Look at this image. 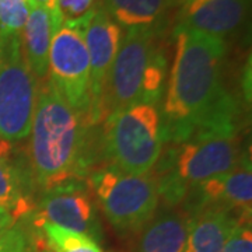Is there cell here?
Wrapping results in <instances>:
<instances>
[{
	"instance_id": "obj_12",
	"label": "cell",
	"mask_w": 252,
	"mask_h": 252,
	"mask_svg": "<svg viewBox=\"0 0 252 252\" xmlns=\"http://www.w3.org/2000/svg\"><path fill=\"white\" fill-rule=\"evenodd\" d=\"M248 0H189L181 6L175 28L225 39L243 27Z\"/></svg>"
},
{
	"instance_id": "obj_13",
	"label": "cell",
	"mask_w": 252,
	"mask_h": 252,
	"mask_svg": "<svg viewBox=\"0 0 252 252\" xmlns=\"http://www.w3.org/2000/svg\"><path fill=\"white\" fill-rule=\"evenodd\" d=\"M243 219L251 216L223 207H210L190 216L184 252H224L228 237Z\"/></svg>"
},
{
	"instance_id": "obj_11",
	"label": "cell",
	"mask_w": 252,
	"mask_h": 252,
	"mask_svg": "<svg viewBox=\"0 0 252 252\" xmlns=\"http://www.w3.org/2000/svg\"><path fill=\"white\" fill-rule=\"evenodd\" d=\"M252 171L250 161L233 171L212 177L190 188L184 199L189 217L210 207H223L251 216Z\"/></svg>"
},
{
	"instance_id": "obj_25",
	"label": "cell",
	"mask_w": 252,
	"mask_h": 252,
	"mask_svg": "<svg viewBox=\"0 0 252 252\" xmlns=\"http://www.w3.org/2000/svg\"><path fill=\"white\" fill-rule=\"evenodd\" d=\"M168 1H170V6L171 7H180L182 4L188 3L189 0H168Z\"/></svg>"
},
{
	"instance_id": "obj_20",
	"label": "cell",
	"mask_w": 252,
	"mask_h": 252,
	"mask_svg": "<svg viewBox=\"0 0 252 252\" xmlns=\"http://www.w3.org/2000/svg\"><path fill=\"white\" fill-rule=\"evenodd\" d=\"M97 0H56V10L62 21H77L97 7Z\"/></svg>"
},
{
	"instance_id": "obj_14",
	"label": "cell",
	"mask_w": 252,
	"mask_h": 252,
	"mask_svg": "<svg viewBox=\"0 0 252 252\" xmlns=\"http://www.w3.org/2000/svg\"><path fill=\"white\" fill-rule=\"evenodd\" d=\"M62 23V18L56 13H51L39 6H31L27 23L20 35L27 62L36 80H44L48 76L52 36Z\"/></svg>"
},
{
	"instance_id": "obj_1",
	"label": "cell",
	"mask_w": 252,
	"mask_h": 252,
	"mask_svg": "<svg viewBox=\"0 0 252 252\" xmlns=\"http://www.w3.org/2000/svg\"><path fill=\"white\" fill-rule=\"evenodd\" d=\"M172 36L175 55L161 111L164 142L238 130V104L224 87L225 39L175 27Z\"/></svg>"
},
{
	"instance_id": "obj_22",
	"label": "cell",
	"mask_w": 252,
	"mask_h": 252,
	"mask_svg": "<svg viewBox=\"0 0 252 252\" xmlns=\"http://www.w3.org/2000/svg\"><path fill=\"white\" fill-rule=\"evenodd\" d=\"M45 245L46 244L44 241V238H42V243H41L38 240H34L30 233H26L23 237L18 238L17 243L13 245L10 252H51Z\"/></svg>"
},
{
	"instance_id": "obj_4",
	"label": "cell",
	"mask_w": 252,
	"mask_h": 252,
	"mask_svg": "<svg viewBox=\"0 0 252 252\" xmlns=\"http://www.w3.org/2000/svg\"><path fill=\"white\" fill-rule=\"evenodd\" d=\"M158 162H161L156 177L158 195L165 203L175 206L184 202L195 185L233 171L247 160L238 130H220L198 133L182 143L171 144L168 154L161 156Z\"/></svg>"
},
{
	"instance_id": "obj_3",
	"label": "cell",
	"mask_w": 252,
	"mask_h": 252,
	"mask_svg": "<svg viewBox=\"0 0 252 252\" xmlns=\"http://www.w3.org/2000/svg\"><path fill=\"white\" fill-rule=\"evenodd\" d=\"M164 30L129 28L109 70L101 105V122L137 101L160 102L167 58L160 38Z\"/></svg>"
},
{
	"instance_id": "obj_21",
	"label": "cell",
	"mask_w": 252,
	"mask_h": 252,
	"mask_svg": "<svg viewBox=\"0 0 252 252\" xmlns=\"http://www.w3.org/2000/svg\"><path fill=\"white\" fill-rule=\"evenodd\" d=\"M251 219H243L228 237L224 252H252Z\"/></svg>"
},
{
	"instance_id": "obj_6",
	"label": "cell",
	"mask_w": 252,
	"mask_h": 252,
	"mask_svg": "<svg viewBox=\"0 0 252 252\" xmlns=\"http://www.w3.org/2000/svg\"><path fill=\"white\" fill-rule=\"evenodd\" d=\"M38 89L21 35L0 31V139L18 142L30 136Z\"/></svg>"
},
{
	"instance_id": "obj_17",
	"label": "cell",
	"mask_w": 252,
	"mask_h": 252,
	"mask_svg": "<svg viewBox=\"0 0 252 252\" xmlns=\"http://www.w3.org/2000/svg\"><path fill=\"white\" fill-rule=\"evenodd\" d=\"M28 181L23 172L10 162L7 156H0V207L7 210L16 221L31 212L27 196Z\"/></svg>"
},
{
	"instance_id": "obj_2",
	"label": "cell",
	"mask_w": 252,
	"mask_h": 252,
	"mask_svg": "<svg viewBox=\"0 0 252 252\" xmlns=\"http://www.w3.org/2000/svg\"><path fill=\"white\" fill-rule=\"evenodd\" d=\"M89 119L74 112L46 80L36 95L30 154L35 182L49 189L77 180L91 165Z\"/></svg>"
},
{
	"instance_id": "obj_8",
	"label": "cell",
	"mask_w": 252,
	"mask_h": 252,
	"mask_svg": "<svg viewBox=\"0 0 252 252\" xmlns=\"http://www.w3.org/2000/svg\"><path fill=\"white\" fill-rule=\"evenodd\" d=\"M84 17L64 21L56 30L49 49L48 80L74 112L89 119L90 58L84 39Z\"/></svg>"
},
{
	"instance_id": "obj_16",
	"label": "cell",
	"mask_w": 252,
	"mask_h": 252,
	"mask_svg": "<svg viewBox=\"0 0 252 252\" xmlns=\"http://www.w3.org/2000/svg\"><path fill=\"white\" fill-rule=\"evenodd\" d=\"M105 10L122 28H165V18L171 9L168 0H102Z\"/></svg>"
},
{
	"instance_id": "obj_24",
	"label": "cell",
	"mask_w": 252,
	"mask_h": 252,
	"mask_svg": "<svg viewBox=\"0 0 252 252\" xmlns=\"http://www.w3.org/2000/svg\"><path fill=\"white\" fill-rule=\"evenodd\" d=\"M30 3H31V6H39V7H44V9L49 10L51 13H56L58 14L56 0H30Z\"/></svg>"
},
{
	"instance_id": "obj_19",
	"label": "cell",
	"mask_w": 252,
	"mask_h": 252,
	"mask_svg": "<svg viewBox=\"0 0 252 252\" xmlns=\"http://www.w3.org/2000/svg\"><path fill=\"white\" fill-rule=\"evenodd\" d=\"M30 0H0V31L20 34L27 23Z\"/></svg>"
},
{
	"instance_id": "obj_15",
	"label": "cell",
	"mask_w": 252,
	"mask_h": 252,
	"mask_svg": "<svg viewBox=\"0 0 252 252\" xmlns=\"http://www.w3.org/2000/svg\"><path fill=\"white\" fill-rule=\"evenodd\" d=\"M190 217L175 210L162 212L146 224L140 237V252H184Z\"/></svg>"
},
{
	"instance_id": "obj_10",
	"label": "cell",
	"mask_w": 252,
	"mask_h": 252,
	"mask_svg": "<svg viewBox=\"0 0 252 252\" xmlns=\"http://www.w3.org/2000/svg\"><path fill=\"white\" fill-rule=\"evenodd\" d=\"M39 219L89 235L94 241L101 238L97 207L89 188L77 180L46 189L39 202Z\"/></svg>"
},
{
	"instance_id": "obj_18",
	"label": "cell",
	"mask_w": 252,
	"mask_h": 252,
	"mask_svg": "<svg viewBox=\"0 0 252 252\" xmlns=\"http://www.w3.org/2000/svg\"><path fill=\"white\" fill-rule=\"evenodd\" d=\"M35 225L51 252H102L97 241L89 235L63 228L41 219Z\"/></svg>"
},
{
	"instance_id": "obj_5",
	"label": "cell",
	"mask_w": 252,
	"mask_h": 252,
	"mask_svg": "<svg viewBox=\"0 0 252 252\" xmlns=\"http://www.w3.org/2000/svg\"><path fill=\"white\" fill-rule=\"evenodd\" d=\"M104 125L102 146L112 167L135 175L153 171L165 146L158 102H133Z\"/></svg>"
},
{
	"instance_id": "obj_9",
	"label": "cell",
	"mask_w": 252,
	"mask_h": 252,
	"mask_svg": "<svg viewBox=\"0 0 252 252\" xmlns=\"http://www.w3.org/2000/svg\"><path fill=\"white\" fill-rule=\"evenodd\" d=\"M124 28L98 4L84 17V39L90 58L91 125L101 122V105L107 89L109 70L124 39Z\"/></svg>"
},
{
	"instance_id": "obj_23",
	"label": "cell",
	"mask_w": 252,
	"mask_h": 252,
	"mask_svg": "<svg viewBox=\"0 0 252 252\" xmlns=\"http://www.w3.org/2000/svg\"><path fill=\"white\" fill-rule=\"evenodd\" d=\"M14 224H16V219L11 216L7 210L0 207V235L4 234Z\"/></svg>"
},
{
	"instance_id": "obj_7",
	"label": "cell",
	"mask_w": 252,
	"mask_h": 252,
	"mask_svg": "<svg viewBox=\"0 0 252 252\" xmlns=\"http://www.w3.org/2000/svg\"><path fill=\"white\" fill-rule=\"evenodd\" d=\"M91 188L109 224L121 233L143 228L160 202L156 175H135L109 165L91 175Z\"/></svg>"
}]
</instances>
